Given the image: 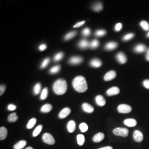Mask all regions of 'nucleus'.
Listing matches in <instances>:
<instances>
[{
	"label": "nucleus",
	"instance_id": "09e8293b",
	"mask_svg": "<svg viewBox=\"0 0 149 149\" xmlns=\"http://www.w3.org/2000/svg\"><path fill=\"white\" fill-rule=\"evenodd\" d=\"M146 59L149 61V49L147 52V53H146Z\"/></svg>",
	"mask_w": 149,
	"mask_h": 149
},
{
	"label": "nucleus",
	"instance_id": "c9c22d12",
	"mask_svg": "<svg viewBox=\"0 0 149 149\" xmlns=\"http://www.w3.org/2000/svg\"><path fill=\"white\" fill-rule=\"evenodd\" d=\"M40 90H41V85H40V83H38L34 86V95H37L38 94H39V92H40Z\"/></svg>",
	"mask_w": 149,
	"mask_h": 149
},
{
	"label": "nucleus",
	"instance_id": "f3484780",
	"mask_svg": "<svg viewBox=\"0 0 149 149\" xmlns=\"http://www.w3.org/2000/svg\"><path fill=\"white\" fill-rule=\"evenodd\" d=\"M7 129L4 127H1L0 128V140H4L7 136Z\"/></svg>",
	"mask_w": 149,
	"mask_h": 149
},
{
	"label": "nucleus",
	"instance_id": "20e7f679",
	"mask_svg": "<svg viewBox=\"0 0 149 149\" xmlns=\"http://www.w3.org/2000/svg\"><path fill=\"white\" fill-rule=\"evenodd\" d=\"M42 140H43L44 143L48 144V145H53L55 143V140L52 135L50 134L44 133L43 134L42 136Z\"/></svg>",
	"mask_w": 149,
	"mask_h": 149
},
{
	"label": "nucleus",
	"instance_id": "79ce46f5",
	"mask_svg": "<svg viewBox=\"0 0 149 149\" xmlns=\"http://www.w3.org/2000/svg\"><path fill=\"white\" fill-rule=\"evenodd\" d=\"M6 87L4 85H1L0 86V95H2V94H3V93L5 92L6 90Z\"/></svg>",
	"mask_w": 149,
	"mask_h": 149
},
{
	"label": "nucleus",
	"instance_id": "6ab92c4d",
	"mask_svg": "<svg viewBox=\"0 0 149 149\" xmlns=\"http://www.w3.org/2000/svg\"><path fill=\"white\" fill-rule=\"evenodd\" d=\"M102 64V63L100 59H93L90 62L91 66L96 68H98L101 66Z\"/></svg>",
	"mask_w": 149,
	"mask_h": 149
},
{
	"label": "nucleus",
	"instance_id": "4be33fe9",
	"mask_svg": "<svg viewBox=\"0 0 149 149\" xmlns=\"http://www.w3.org/2000/svg\"><path fill=\"white\" fill-rule=\"evenodd\" d=\"M78 45L81 49H85L88 48V47H90V43L87 40L84 39V40H82L81 41H80Z\"/></svg>",
	"mask_w": 149,
	"mask_h": 149
},
{
	"label": "nucleus",
	"instance_id": "4468645a",
	"mask_svg": "<svg viewBox=\"0 0 149 149\" xmlns=\"http://www.w3.org/2000/svg\"><path fill=\"white\" fill-rule=\"evenodd\" d=\"M95 100L96 103L100 106H104L106 103L105 98L102 95H97L96 96Z\"/></svg>",
	"mask_w": 149,
	"mask_h": 149
},
{
	"label": "nucleus",
	"instance_id": "423d86ee",
	"mask_svg": "<svg viewBox=\"0 0 149 149\" xmlns=\"http://www.w3.org/2000/svg\"><path fill=\"white\" fill-rule=\"evenodd\" d=\"M133 136L134 141L137 143L141 142L144 139L143 134L140 130H136L134 131Z\"/></svg>",
	"mask_w": 149,
	"mask_h": 149
},
{
	"label": "nucleus",
	"instance_id": "dca6fc26",
	"mask_svg": "<svg viewBox=\"0 0 149 149\" xmlns=\"http://www.w3.org/2000/svg\"><path fill=\"white\" fill-rule=\"evenodd\" d=\"M82 107L83 110L88 113H91L94 111V108L87 103H84Z\"/></svg>",
	"mask_w": 149,
	"mask_h": 149
},
{
	"label": "nucleus",
	"instance_id": "ea45409f",
	"mask_svg": "<svg viewBox=\"0 0 149 149\" xmlns=\"http://www.w3.org/2000/svg\"><path fill=\"white\" fill-rule=\"evenodd\" d=\"M50 59H49V58H47V59H45L43 61L42 65H41L40 68L42 69L45 68V67H47L48 66V64H49V63H50Z\"/></svg>",
	"mask_w": 149,
	"mask_h": 149
},
{
	"label": "nucleus",
	"instance_id": "473e14b6",
	"mask_svg": "<svg viewBox=\"0 0 149 149\" xmlns=\"http://www.w3.org/2000/svg\"><path fill=\"white\" fill-rule=\"evenodd\" d=\"M60 68H61V66L60 65H56L50 70L49 72L50 74H56L59 72V71L60 70Z\"/></svg>",
	"mask_w": 149,
	"mask_h": 149
},
{
	"label": "nucleus",
	"instance_id": "cd10ccee",
	"mask_svg": "<svg viewBox=\"0 0 149 149\" xmlns=\"http://www.w3.org/2000/svg\"><path fill=\"white\" fill-rule=\"evenodd\" d=\"M93 10L96 12H100L103 9V5L101 3L98 2L93 6Z\"/></svg>",
	"mask_w": 149,
	"mask_h": 149
},
{
	"label": "nucleus",
	"instance_id": "ddd939ff",
	"mask_svg": "<svg viewBox=\"0 0 149 149\" xmlns=\"http://www.w3.org/2000/svg\"><path fill=\"white\" fill-rule=\"evenodd\" d=\"M83 61V58L81 56H73L69 59L70 64L77 65Z\"/></svg>",
	"mask_w": 149,
	"mask_h": 149
},
{
	"label": "nucleus",
	"instance_id": "f704fd0d",
	"mask_svg": "<svg viewBox=\"0 0 149 149\" xmlns=\"http://www.w3.org/2000/svg\"><path fill=\"white\" fill-rule=\"evenodd\" d=\"M100 45V42L97 40H93L90 43V47L92 49L97 48Z\"/></svg>",
	"mask_w": 149,
	"mask_h": 149
},
{
	"label": "nucleus",
	"instance_id": "3c124183",
	"mask_svg": "<svg viewBox=\"0 0 149 149\" xmlns=\"http://www.w3.org/2000/svg\"><path fill=\"white\" fill-rule=\"evenodd\" d=\"M147 37H148L149 38V32L148 33V34H147Z\"/></svg>",
	"mask_w": 149,
	"mask_h": 149
},
{
	"label": "nucleus",
	"instance_id": "49530a36",
	"mask_svg": "<svg viewBox=\"0 0 149 149\" xmlns=\"http://www.w3.org/2000/svg\"><path fill=\"white\" fill-rule=\"evenodd\" d=\"M47 48V45L45 44H42L40 45V47H39V49L40 50V51H44Z\"/></svg>",
	"mask_w": 149,
	"mask_h": 149
},
{
	"label": "nucleus",
	"instance_id": "2f4dec72",
	"mask_svg": "<svg viewBox=\"0 0 149 149\" xmlns=\"http://www.w3.org/2000/svg\"><path fill=\"white\" fill-rule=\"evenodd\" d=\"M48 89L47 88H44L43 89L41 95H40V99L42 100H44L48 97Z\"/></svg>",
	"mask_w": 149,
	"mask_h": 149
},
{
	"label": "nucleus",
	"instance_id": "1a4fd4ad",
	"mask_svg": "<svg viewBox=\"0 0 149 149\" xmlns=\"http://www.w3.org/2000/svg\"><path fill=\"white\" fill-rule=\"evenodd\" d=\"M116 58L118 60V61L121 64H124L127 63V58L125 55L123 53L120 52L116 56Z\"/></svg>",
	"mask_w": 149,
	"mask_h": 149
},
{
	"label": "nucleus",
	"instance_id": "393cba45",
	"mask_svg": "<svg viewBox=\"0 0 149 149\" xmlns=\"http://www.w3.org/2000/svg\"><path fill=\"white\" fill-rule=\"evenodd\" d=\"M18 117L16 113H13L9 115L8 117V120L9 122H16V121L18 120Z\"/></svg>",
	"mask_w": 149,
	"mask_h": 149
},
{
	"label": "nucleus",
	"instance_id": "6e6552de",
	"mask_svg": "<svg viewBox=\"0 0 149 149\" xmlns=\"http://www.w3.org/2000/svg\"><path fill=\"white\" fill-rule=\"evenodd\" d=\"M120 93V90L117 87H112L107 91V95L108 96H112L117 95Z\"/></svg>",
	"mask_w": 149,
	"mask_h": 149
},
{
	"label": "nucleus",
	"instance_id": "9b49d317",
	"mask_svg": "<svg viewBox=\"0 0 149 149\" xmlns=\"http://www.w3.org/2000/svg\"><path fill=\"white\" fill-rule=\"evenodd\" d=\"M71 113V109L70 108L66 107L64 108L63 109H62L59 114V117L61 119H64L65 118L68 117Z\"/></svg>",
	"mask_w": 149,
	"mask_h": 149
},
{
	"label": "nucleus",
	"instance_id": "c756f323",
	"mask_svg": "<svg viewBox=\"0 0 149 149\" xmlns=\"http://www.w3.org/2000/svg\"><path fill=\"white\" fill-rule=\"evenodd\" d=\"M140 25L145 31H149V24L148 22L145 21H142L140 23Z\"/></svg>",
	"mask_w": 149,
	"mask_h": 149
},
{
	"label": "nucleus",
	"instance_id": "aec40b11",
	"mask_svg": "<svg viewBox=\"0 0 149 149\" xmlns=\"http://www.w3.org/2000/svg\"><path fill=\"white\" fill-rule=\"evenodd\" d=\"M26 145H27V141L26 140H23L16 143L14 145L13 148L14 149H22L26 146Z\"/></svg>",
	"mask_w": 149,
	"mask_h": 149
},
{
	"label": "nucleus",
	"instance_id": "c03bdc74",
	"mask_svg": "<svg viewBox=\"0 0 149 149\" xmlns=\"http://www.w3.org/2000/svg\"><path fill=\"white\" fill-rule=\"evenodd\" d=\"M143 85L144 87L149 90V80H145L143 81Z\"/></svg>",
	"mask_w": 149,
	"mask_h": 149
},
{
	"label": "nucleus",
	"instance_id": "7ed1b4c3",
	"mask_svg": "<svg viewBox=\"0 0 149 149\" xmlns=\"http://www.w3.org/2000/svg\"><path fill=\"white\" fill-rule=\"evenodd\" d=\"M113 133L116 136L127 137L129 134V130L127 128H117L113 130Z\"/></svg>",
	"mask_w": 149,
	"mask_h": 149
},
{
	"label": "nucleus",
	"instance_id": "a211bd4d",
	"mask_svg": "<svg viewBox=\"0 0 149 149\" xmlns=\"http://www.w3.org/2000/svg\"><path fill=\"white\" fill-rule=\"evenodd\" d=\"M118 44L114 42H111L107 43L105 45V49L107 50H112L117 48Z\"/></svg>",
	"mask_w": 149,
	"mask_h": 149
},
{
	"label": "nucleus",
	"instance_id": "412c9836",
	"mask_svg": "<svg viewBox=\"0 0 149 149\" xmlns=\"http://www.w3.org/2000/svg\"><path fill=\"white\" fill-rule=\"evenodd\" d=\"M146 47L143 44H139L134 48V51L136 53H143L146 50Z\"/></svg>",
	"mask_w": 149,
	"mask_h": 149
},
{
	"label": "nucleus",
	"instance_id": "c85d7f7f",
	"mask_svg": "<svg viewBox=\"0 0 149 149\" xmlns=\"http://www.w3.org/2000/svg\"><path fill=\"white\" fill-rule=\"evenodd\" d=\"M76 34H77V32H76V31H72V32H70V33H68L65 36L64 39L66 40H70V39H72V38L74 37V36L76 35Z\"/></svg>",
	"mask_w": 149,
	"mask_h": 149
},
{
	"label": "nucleus",
	"instance_id": "0eeeda50",
	"mask_svg": "<svg viewBox=\"0 0 149 149\" xmlns=\"http://www.w3.org/2000/svg\"><path fill=\"white\" fill-rule=\"evenodd\" d=\"M117 76V73L115 71H110L108 72L104 76V80L106 81H109L115 79Z\"/></svg>",
	"mask_w": 149,
	"mask_h": 149
},
{
	"label": "nucleus",
	"instance_id": "f8f14e48",
	"mask_svg": "<svg viewBox=\"0 0 149 149\" xmlns=\"http://www.w3.org/2000/svg\"><path fill=\"white\" fill-rule=\"evenodd\" d=\"M104 137H105V135L103 133H98L93 136L92 140L93 142L96 143H100V142H101L104 139Z\"/></svg>",
	"mask_w": 149,
	"mask_h": 149
},
{
	"label": "nucleus",
	"instance_id": "b1692460",
	"mask_svg": "<svg viewBox=\"0 0 149 149\" xmlns=\"http://www.w3.org/2000/svg\"><path fill=\"white\" fill-rule=\"evenodd\" d=\"M77 141L80 146H82L85 141V138L84 135L79 134L77 136Z\"/></svg>",
	"mask_w": 149,
	"mask_h": 149
},
{
	"label": "nucleus",
	"instance_id": "39448f33",
	"mask_svg": "<svg viewBox=\"0 0 149 149\" xmlns=\"http://www.w3.org/2000/svg\"><path fill=\"white\" fill-rule=\"evenodd\" d=\"M118 111L120 113H129L132 111V108L129 105L126 104H121L118 107Z\"/></svg>",
	"mask_w": 149,
	"mask_h": 149
},
{
	"label": "nucleus",
	"instance_id": "5701e85b",
	"mask_svg": "<svg viewBox=\"0 0 149 149\" xmlns=\"http://www.w3.org/2000/svg\"><path fill=\"white\" fill-rule=\"evenodd\" d=\"M53 107L50 104H45L41 108V112L43 113H49L52 110Z\"/></svg>",
	"mask_w": 149,
	"mask_h": 149
},
{
	"label": "nucleus",
	"instance_id": "bb28decb",
	"mask_svg": "<svg viewBox=\"0 0 149 149\" xmlns=\"http://www.w3.org/2000/svg\"><path fill=\"white\" fill-rule=\"evenodd\" d=\"M43 129V126L42 125H38L37 128H36L33 133V136L34 137H36L39 134L41 133L42 130Z\"/></svg>",
	"mask_w": 149,
	"mask_h": 149
},
{
	"label": "nucleus",
	"instance_id": "9d476101",
	"mask_svg": "<svg viewBox=\"0 0 149 149\" xmlns=\"http://www.w3.org/2000/svg\"><path fill=\"white\" fill-rule=\"evenodd\" d=\"M124 124L128 127H134L137 125V121L132 118H129L124 120Z\"/></svg>",
	"mask_w": 149,
	"mask_h": 149
},
{
	"label": "nucleus",
	"instance_id": "a18cd8bd",
	"mask_svg": "<svg viewBox=\"0 0 149 149\" xmlns=\"http://www.w3.org/2000/svg\"><path fill=\"white\" fill-rule=\"evenodd\" d=\"M85 23V21L80 22H79V23H76V24L74 25V28H78V27H81V26H82L83 24H84Z\"/></svg>",
	"mask_w": 149,
	"mask_h": 149
},
{
	"label": "nucleus",
	"instance_id": "72a5a7b5",
	"mask_svg": "<svg viewBox=\"0 0 149 149\" xmlns=\"http://www.w3.org/2000/svg\"><path fill=\"white\" fill-rule=\"evenodd\" d=\"M64 53L63 52H60L59 53L56 54L54 58V61H60L64 57Z\"/></svg>",
	"mask_w": 149,
	"mask_h": 149
},
{
	"label": "nucleus",
	"instance_id": "f257e3e1",
	"mask_svg": "<svg viewBox=\"0 0 149 149\" xmlns=\"http://www.w3.org/2000/svg\"><path fill=\"white\" fill-rule=\"evenodd\" d=\"M72 86L74 90L80 93L85 92L88 88L85 78L82 76H79L74 78L72 81Z\"/></svg>",
	"mask_w": 149,
	"mask_h": 149
},
{
	"label": "nucleus",
	"instance_id": "a19ab883",
	"mask_svg": "<svg viewBox=\"0 0 149 149\" xmlns=\"http://www.w3.org/2000/svg\"><path fill=\"white\" fill-rule=\"evenodd\" d=\"M122 27L123 25L122 23H117L115 26V31H117V32H119L122 29Z\"/></svg>",
	"mask_w": 149,
	"mask_h": 149
},
{
	"label": "nucleus",
	"instance_id": "2eb2a0df",
	"mask_svg": "<svg viewBox=\"0 0 149 149\" xmlns=\"http://www.w3.org/2000/svg\"><path fill=\"white\" fill-rule=\"evenodd\" d=\"M67 129L70 133L74 132L76 129V123L74 120H70L68 122L67 124Z\"/></svg>",
	"mask_w": 149,
	"mask_h": 149
},
{
	"label": "nucleus",
	"instance_id": "e433bc0d",
	"mask_svg": "<svg viewBox=\"0 0 149 149\" xmlns=\"http://www.w3.org/2000/svg\"><path fill=\"white\" fill-rule=\"evenodd\" d=\"M134 36L135 35L133 33H129V34H126L125 36H124V37L123 38V40L124 41H128V40H129L132 39L133 38H134Z\"/></svg>",
	"mask_w": 149,
	"mask_h": 149
},
{
	"label": "nucleus",
	"instance_id": "37998d69",
	"mask_svg": "<svg viewBox=\"0 0 149 149\" xmlns=\"http://www.w3.org/2000/svg\"><path fill=\"white\" fill-rule=\"evenodd\" d=\"M16 108H17L16 106L14 105V104H9V105L8 106V107H7L9 111H15V110L16 109Z\"/></svg>",
	"mask_w": 149,
	"mask_h": 149
},
{
	"label": "nucleus",
	"instance_id": "4c0bfd02",
	"mask_svg": "<svg viewBox=\"0 0 149 149\" xmlns=\"http://www.w3.org/2000/svg\"><path fill=\"white\" fill-rule=\"evenodd\" d=\"M106 34V31L105 30H103V29L98 30L95 32V36L97 37H102V36H104Z\"/></svg>",
	"mask_w": 149,
	"mask_h": 149
},
{
	"label": "nucleus",
	"instance_id": "de8ad7c7",
	"mask_svg": "<svg viewBox=\"0 0 149 149\" xmlns=\"http://www.w3.org/2000/svg\"><path fill=\"white\" fill-rule=\"evenodd\" d=\"M98 149H113L112 146H105V147H103L101 148H100Z\"/></svg>",
	"mask_w": 149,
	"mask_h": 149
},
{
	"label": "nucleus",
	"instance_id": "58836bf2",
	"mask_svg": "<svg viewBox=\"0 0 149 149\" xmlns=\"http://www.w3.org/2000/svg\"><path fill=\"white\" fill-rule=\"evenodd\" d=\"M91 32L90 29L89 28H85L82 31V35L84 37H88V36H89L91 34Z\"/></svg>",
	"mask_w": 149,
	"mask_h": 149
},
{
	"label": "nucleus",
	"instance_id": "8fccbe9b",
	"mask_svg": "<svg viewBox=\"0 0 149 149\" xmlns=\"http://www.w3.org/2000/svg\"><path fill=\"white\" fill-rule=\"evenodd\" d=\"M34 149L33 148H32L31 146H29V147H28V148H27L26 149Z\"/></svg>",
	"mask_w": 149,
	"mask_h": 149
},
{
	"label": "nucleus",
	"instance_id": "a878e982",
	"mask_svg": "<svg viewBox=\"0 0 149 149\" xmlns=\"http://www.w3.org/2000/svg\"><path fill=\"white\" fill-rule=\"evenodd\" d=\"M36 123H37V119H36V118H32V119L28 122V124H27V129H31L33 128V127H34V125H36Z\"/></svg>",
	"mask_w": 149,
	"mask_h": 149
},
{
	"label": "nucleus",
	"instance_id": "7c9ffc66",
	"mask_svg": "<svg viewBox=\"0 0 149 149\" xmlns=\"http://www.w3.org/2000/svg\"><path fill=\"white\" fill-rule=\"evenodd\" d=\"M79 128H80L81 132H82V133H85L88 130V127L87 124L85 123H82L81 124H80Z\"/></svg>",
	"mask_w": 149,
	"mask_h": 149
},
{
	"label": "nucleus",
	"instance_id": "f03ea898",
	"mask_svg": "<svg viewBox=\"0 0 149 149\" xmlns=\"http://www.w3.org/2000/svg\"><path fill=\"white\" fill-rule=\"evenodd\" d=\"M54 92L58 95H63L65 93L68 89V85L66 80L59 79L56 80L54 84L53 87Z\"/></svg>",
	"mask_w": 149,
	"mask_h": 149
}]
</instances>
